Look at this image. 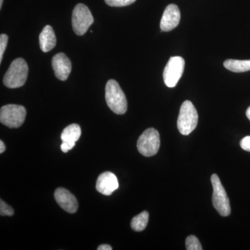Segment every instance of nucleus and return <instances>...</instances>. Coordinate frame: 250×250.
I'll list each match as a JSON object with an SVG mask.
<instances>
[{
    "instance_id": "1",
    "label": "nucleus",
    "mask_w": 250,
    "mask_h": 250,
    "mask_svg": "<svg viewBox=\"0 0 250 250\" xmlns=\"http://www.w3.org/2000/svg\"><path fill=\"white\" fill-rule=\"evenodd\" d=\"M105 98L108 107L116 114H125L127 111L126 96L116 81H108L105 88Z\"/></svg>"
},
{
    "instance_id": "2",
    "label": "nucleus",
    "mask_w": 250,
    "mask_h": 250,
    "mask_svg": "<svg viewBox=\"0 0 250 250\" xmlns=\"http://www.w3.org/2000/svg\"><path fill=\"white\" fill-rule=\"evenodd\" d=\"M29 72L27 62L22 58L15 59L5 74L4 84L9 88L22 87L25 83Z\"/></svg>"
},
{
    "instance_id": "3",
    "label": "nucleus",
    "mask_w": 250,
    "mask_h": 250,
    "mask_svg": "<svg viewBox=\"0 0 250 250\" xmlns=\"http://www.w3.org/2000/svg\"><path fill=\"white\" fill-rule=\"evenodd\" d=\"M198 123V113L193 104L188 100L181 106L177 120V128L184 136H188L196 128Z\"/></svg>"
},
{
    "instance_id": "4",
    "label": "nucleus",
    "mask_w": 250,
    "mask_h": 250,
    "mask_svg": "<svg viewBox=\"0 0 250 250\" xmlns=\"http://www.w3.org/2000/svg\"><path fill=\"white\" fill-rule=\"evenodd\" d=\"M210 181L213 188L212 197L213 207L222 216H229L231 213V206L226 190L217 174H213L210 177Z\"/></svg>"
},
{
    "instance_id": "5",
    "label": "nucleus",
    "mask_w": 250,
    "mask_h": 250,
    "mask_svg": "<svg viewBox=\"0 0 250 250\" xmlns=\"http://www.w3.org/2000/svg\"><path fill=\"white\" fill-rule=\"evenodd\" d=\"M26 114L25 108L21 105H5L0 110V122L8 127L18 128L25 121Z\"/></svg>"
},
{
    "instance_id": "6",
    "label": "nucleus",
    "mask_w": 250,
    "mask_h": 250,
    "mask_svg": "<svg viewBox=\"0 0 250 250\" xmlns=\"http://www.w3.org/2000/svg\"><path fill=\"white\" fill-rule=\"evenodd\" d=\"M160 135L154 128L146 129L140 136L137 142V148L142 155L150 157L154 156L160 147Z\"/></svg>"
},
{
    "instance_id": "7",
    "label": "nucleus",
    "mask_w": 250,
    "mask_h": 250,
    "mask_svg": "<svg viewBox=\"0 0 250 250\" xmlns=\"http://www.w3.org/2000/svg\"><path fill=\"white\" fill-rule=\"evenodd\" d=\"M93 22V15L88 6L83 4H78L75 6L72 12V24L77 35H84Z\"/></svg>"
},
{
    "instance_id": "8",
    "label": "nucleus",
    "mask_w": 250,
    "mask_h": 250,
    "mask_svg": "<svg viewBox=\"0 0 250 250\" xmlns=\"http://www.w3.org/2000/svg\"><path fill=\"white\" fill-rule=\"evenodd\" d=\"M184 66L185 62L182 57H170L164 71V83L167 87L174 88L177 85L183 75Z\"/></svg>"
},
{
    "instance_id": "9",
    "label": "nucleus",
    "mask_w": 250,
    "mask_h": 250,
    "mask_svg": "<svg viewBox=\"0 0 250 250\" xmlns=\"http://www.w3.org/2000/svg\"><path fill=\"white\" fill-rule=\"evenodd\" d=\"M57 204L67 213H75L78 209V201L75 195L63 188H59L54 192Z\"/></svg>"
},
{
    "instance_id": "10",
    "label": "nucleus",
    "mask_w": 250,
    "mask_h": 250,
    "mask_svg": "<svg viewBox=\"0 0 250 250\" xmlns=\"http://www.w3.org/2000/svg\"><path fill=\"white\" fill-rule=\"evenodd\" d=\"M181 14L178 6L170 4L166 8L161 18L160 27L161 31H170L178 26L180 22Z\"/></svg>"
},
{
    "instance_id": "11",
    "label": "nucleus",
    "mask_w": 250,
    "mask_h": 250,
    "mask_svg": "<svg viewBox=\"0 0 250 250\" xmlns=\"http://www.w3.org/2000/svg\"><path fill=\"white\" fill-rule=\"evenodd\" d=\"M52 65L57 78L61 81L67 80L72 70L71 62L68 57L64 53L57 54L52 59Z\"/></svg>"
},
{
    "instance_id": "12",
    "label": "nucleus",
    "mask_w": 250,
    "mask_h": 250,
    "mask_svg": "<svg viewBox=\"0 0 250 250\" xmlns=\"http://www.w3.org/2000/svg\"><path fill=\"white\" fill-rule=\"evenodd\" d=\"M119 187L118 178L111 172H105L99 176L96 183L97 190L104 195H111Z\"/></svg>"
},
{
    "instance_id": "13",
    "label": "nucleus",
    "mask_w": 250,
    "mask_h": 250,
    "mask_svg": "<svg viewBox=\"0 0 250 250\" xmlns=\"http://www.w3.org/2000/svg\"><path fill=\"white\" fill-rule=\"evenodd\" d=\"M39 42L41 50L43 52H48L55 47L57 38L51 26H45L42 29L39 36Z\"/></svg>"
},
{
    "instance_id": "14",
    "label": "nucleus",
    "mask_w": 250,
    "mask_h": 250,
    "mask_svg": "<svg viewBox=\"0 0 250 250\" xmlns=\"http://www.w3.org/2000/svg\"><path fill=\"white\" fill-rule=\"evenodd\" d=\"M82 135V129L80 125L72 124L68 125L62 131L61 139L62 142L76 143Z\"/></svg>"
},
{
    "instance_id": "15",
    "label": "nucleus",
    "mask_w": 250,
    "mask_h": 250,
    "mask_svg": "<svg viewBox=\"0 0 250 250\" xmlns=\"http://www.w3.org/2000/svg\"><path fill=\"white\" fill-rule=\"evenodd\" d=\"M224 66L233 72L250 71V60H234L228 59L224 62Z\"/></svg>"
},
{
    "instance_id": "16",
    "label": "nucleus",
    "mask_w": 250,
    "mask_h": 250,
    "mask_svg": "<svg viewBox=\"0 0 250 250\" xmlns=\"http://www.w3.org/2000/svg\"><path fill=\"white\" fill-rule=\"evenodd\" d=\"M148 221H149V213L145 210L133 218L131 223V228L136 231H142L147 227Z\"/></svg>"
},
{
    "instance_id": "17",
    "label": "nucleus",
    "mask_w": 250,
    "mask_h": 250,
    "mask_svg": "<svg viewBox=\"0 0 250 250\" xmlns=\"http://www.w3.org/2000/svg\"><path fill=\"white\" fill-rule=\"evenodd\" d=\"M186 248L188 250H202L201 243L198 238L195 236H189L186 240Z\"/></svg>"
},
{
    "instance_id": "18",
    "label": "nucleus",
    "mask_w": 250,
    "mask_h": 250,
    "mask_svg": "<svg viewBox=\"0 0 250 250\" xmlns=\"http://www.w3.org/2000/svg\"><path fill=\"white\" fill-rule=\"evenodd\" d=\"M108 6L113 7H122V6H129L134 3L136 0H104Z\"/></svg>"
},
{
    "instance_id": "19",
    "label": "nucleus",
    "mask_w": 250,
    "mask_h": 250,
    "mask_svg": "<svg viewBox=\"0 0 250 250\" xmlns=\"http://www.w3.org/2000/svg\"><path fill=\"white\" fill-rule=\"evenodd\" d=\"M14 214V210L12 207L6 205L2 200H0V215L1 216H12Z\"/></svg>"
},
{
    "instance_id": "20",
    "label": "nucleus",
    "mask_w": 250,
    "mask_h": 250,
    "mask_svg": "<svg viewBox=\"0 0 250 250\" xmlns=\"http://www.w3.org/2000/svg\"><path fill=\"white\" fill-rule=\"evenodd\" d=\"M8 40H9V38L7 35L1 34L0 36V62H2L3 56H4L5 50L7 47Z\"/></svg>"
},
{
    "instance_id": "21",
    "label": "nucleus",
    "mask_w": 250,
    "mask_h": 250,
    "mask_svg": "<svg viewBox=\"0 0 250 250\" xmlns=\"http://www.w3.org/2000/svg\"><path fill=\"white\" fill-rule=\"evenodd\" d=\"M240 146L242 149L250 152V136H246L241 140Z\"/></svg>"
},
{
    "instance_id": "22",
    "label": "nucleus",
    "mask_w": 250,
    "mask_h": 250,
    "mask_svg": "<svg viewBox=\"0 0 250 250\" xmlns=\"http://www.w3.org/2000/svg\"><path fill=\"white\" fill-rule=\"evenodd\" d=\"M75 145H76V143L62 142V146H61V149H62V152L67 153L71 150L72 148L75 147Z\"/></svg>"
},
{
    "instance_id": "23",
    "label": "nucleus",
    "mask_w": 250,
    "mask_h": 250,
    "mask_svg": "<svg viewBox=\"0 0 250 250\" xmlns=\"http://www.w3.org/2000/svg\"><path fill=\"white\" fill-rule=\"evenodd\" d=\"M98 250H111L112 248L111 246H108V245H102V246H100L98 248Z\"/></svg>"
},
{
    "instance_id": "24",
    "label": "nucleus",
    "mask_w": 250,
    "mask_h": 250,
    "mask_svg": "<svg viewBox=\"0 0 250 250\" xmlns=\"http://www.w3.org/2000/svg\"><path fill=\"white\" fill-rule=\"evenodd\" d=\"M6 150V146H5V144L2 141H0V153L2 154L3 152H4V151Z\"/></svg>"
},
{
    "instance_id": "25",
    "label": "nucleus",
    "mask_w": 250,
    "mask_h": 250,
    "mask_svg": "<svg viewBox=\"0 0 250 250\" xmlns=\"http://www.w3.org/2000/svg\"><path fill=\"white\" fill-rule=\"evenodd\" d=\"M246 116L248 117V119L250 121V106L248 107L246 111Z\"/></svg>"
},
{
    "instance_id": "26",
    "label": "nucleus",
    "mask_w": 250,
    "mask_h": 250,
    "mask_svg": "<svg viewBox=\"0 0 250 250\" xmlns=\"http://www.w3.org/2000/svg\"><path fill=\"white\" fill-rule=\"evenodd\" d=\"M3 4V0H0V9H1V6H2Z\"/></svg>"
}]
</instances>
